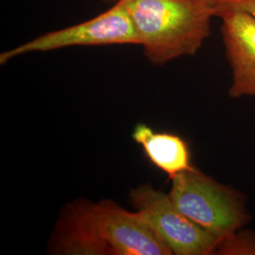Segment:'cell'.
<instances>
[{
  "label": "cell",
  "instance_id": "obj_1",
  "mask_svg": "<svg viewBox=\"0 0 255 255\" xmlns=\"http://www.w3.org/2000/svg\"><path fill=\"white\" fill-rule=\"evenodd\" d=\"M48 253L61 255H171L172 253L135 212L115 201L78 199L57 219Z\"/></svg>",
  "mask_w": 255,
  "mask_h": 255
},
{
  "label": "cell",
  "instance_id": "obj_2",
  "mask_svg": "<svg viewBox=\"0 0 255 255\" xmlns=\"http://www.w3.org/2000/svg\"><path fill=\"white\" fill-rule=\"evenodd\" d=\"M127 9L139 46L154 65L196 54L211 33L214 4L204 0H118Z\"/></svg>",
  "mask_w": 255,
  "mask_h": 255
},
{
  "label": "cell",
  "instance_id": "obj_3",
  "mask_svg": "<svg viewBox=\"0 0 255 255\" xmlns=\"http://www.w3.org/2000/svg\"><path fill=\"white\" fill-rule=\"evenodd\" d=\"M171 182L167 194L174 205L220 241L244 228L252 219L243 193L195 166L177 175Z\"/></svg>",
  "mask_w": 255,
  "mask_h": 255
},
{
  "label": "cell",
  "instance_id": "obj_4",
  "mask_svg": "<svg viewBox=\"0 0 255 255\" xmlns=\"http://www.w3.org/2000/svg\"><path fill=\"white\" fill-rule=\"evenodd\" d=\"M128 201L172 255H216L219 238L184 216L168 194L144 183L130 191Z\"/></svg>",
  "mask_w": 255,
  "mask_h": 255
},
{
  "label": "cell",
  "instance_id": "obj_5",
  "mask_svg": "<svg viewBox=\"0 0 255 255\" xmlns=\"http://www.w3.org/2000/svg\"><path fill=\"white\" fill-rule=\"evenodd\" d=\"M137 45L139 39L127 9L117 1L98 16L77 25L49 31L0 54L5 64L21 55L48 52L71 46Z\"/></svg>",
  "mask_w": 255,
  "mask_h": 255
},
{
  "label": "cell",
  "instance_id": "obj_6",
  "mask_svg": "<svg viewBox=\"0 0 255 255\" xmlns=\"http://www.w3.org/2000/svg\"><path fill=\"white\" fill-rule=\"evenodd\" d=\"M216 17L222 22V40L232 69L230 97L255 96V16L243 10L224 8L216 9Z\"/></svg>",
  "mask_w": 255,
  "mask_h": 255
},
{
  "label": "cell",
  "instance_id": "obj_7",
  "mask_svg": "<svg viewBox=\"0 0 255 255\" xmlns=\"http://www.w3.org/2000/svg\"><path fill=\"white\" fill-rule=\"evenodd\" d=\"M132 138L143 147L150 163L164 171L169 180L193 166L187 144L176 134L156 132L146 124L139 123L133 128Z\"/></svg>",
  "mask_w": 255,
  "mask_h": 255
},
{
  "label": "cell",
  "instance_id": "obj_8",
  "mask_svg": "<svg viewBox=\"0 0 255 255\" xmlns=\"http://www.w3.org/2000/svg\"><path fill=\"white\" fill-rule=\"evenodd\" d=\"M216 255H255V233L239 229L223 238L216 250Z\"/></svg>",
  "mask_w": 255,
  "mask_h": 255
},
{
  "label": "cell",
  "instance_id": "obj_9",
  "mask_svg": "<svg viewBox=\"0 0 255 255\" xmlns=\"http://www.w3.org/2000/svg\"><path fill=\"white\" fill-rule=\"evenodd\" d=\"M215 8L239 9L249 12L255 17V0H217Z\"/></svg>",
  "mask_w": 255,
  "mask_h": 255
},
{
  "label": "cell",
  "instance_id": "obj_10",
  "mask_svg": "<svg viewBox=\"0 0 255 255\" xmlns=\"http://www.w3.org/2000/svg\"><path fill=\"white\" fill-rule=\"evenodd\" d=\"M100 1L105 2V3H113V4H115L118 0H100Z\"/></svg>",
  "mask_w": 255,
  "mask_h": 255
},
{
  "label": "cell",
  "instance_id": "obj_11",
  "mask_svg": "<svg viewBox=\"0 0 255 255\" xmlns=\"http://www.w3.org/2000/svg\"><path fill=\"white\" fill-rule=\"evenodd\" d=\"M204 1H207V2H209V3H212V4H214V6H215V2H216L217 0H204Z\"/></svg>",
  "mask_w": 255,
  "mask_h": 255
}]
</instances>
